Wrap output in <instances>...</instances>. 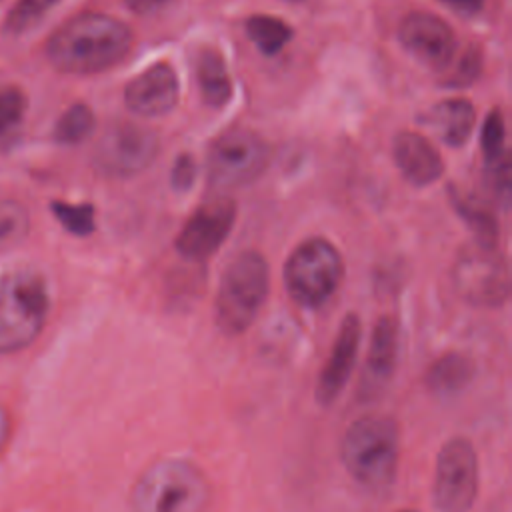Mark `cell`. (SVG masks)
<instances>
[{
    "label": "cell",
    "mask_w": 512,
    "mask_h": 512,
    "mask_svg": "<svg viewBox=\"0 0 512 512\" xmlns=\"http://www.w3.org/2000/svg\"><path fill=\"white\" fill-rule=\"evenodd\" d=\"M398 344L400 332L396 318L380 316L372 328L368 356L364 362L362 386L368 390V394L382 390L390 382L398 362Z\"/></svg>",
    "instance_id": "obj_16"
},
{
    "label": "cell",
    "mask_w": 512,
    "mask_h": 512,
    "mask_svg": "<svg viewBox=\"0 0 512 512\" xmlns=\"http://www.w3.org/2000/svg\"><path fill=\"white\" fill-rule=\"evenodd\" d=\"M196 176V164L188 154H180L172 166V186L176 190H188Z\"/></svg>",
    "instance_id": "obj_29"
},
{
    "label": "cell",
    "mask_w": 512,
    "mask_h": 512,
    "mask_svg": "<svg viewBox=\"0 0 512 512\" xmlns=\"http://www.w3.org/2000/svg\"><path fill=\"white\" fill-rule=\"evenodd\" d=\"M60 0H16L6 14L4 28L10 34H24L32 30Z\"/></svg>",
    "instance_id": "obj_23"
},
{
    "label": "cell",
    "mask_w": 512,
    "mask_h": 512,
    "mask_svg": "<svg viewBox=\"0 0 512 512\" xmlns=\"http://www.w3.org/2000/svg\"><path fill=\"white\" fill-rule=\"evenodd\" d=\"M286 2H302V0H286Z\"/></svg>",
    "instance_id": "obj_34"
},
{
    "label": "cell",
    "mask_w": 512,
    "mask_h": 512,
    "mask_svg": "<svg viewBox=\"0 0 512 512\" xmlns=\"http://www.w3.org/2000/svg\"><path fill=\"white\" fill-rule=\"evenodd\" d=\"M158 148L160 142L154 130L138 122L120 120L110 124L96 142L94 166L106 176H134L154 162Z\"/></svg>",
    "instance_id": "obj_10"
},
{
    "label": "cell",
    "mask_w": 512,
    "mask_h": 512,
    "mask_svg": "<svg viewBox=\"0 0 512 512\" xmlns=\"http://www.w3.org/2000/svg\"><path fill=\"white\" fill-rule=\"evenodd\" d=\"M458 212L462 218L470 224V228L476 234V242L482 246H496L498 240V222L490 210H486L482 204H476L472 200H456Z\"/></svg>",
    "instance_id": "obj_24"
},
{
    "label": "cell",
    "mask_w": 512,
    "mask_h": 512,
    "mask_svg": "<svg viewBox=\"0 0 512 512\" xmlns=\"http://www.w3.org/2000/svg\"><path fill=\"white\" fill-rule=\"evenodd\" d=\"M132 30L102 12H82L56 28L46 42L48 62L62 74H98L130 52Z\"/></svg>",
    "instance_id": "obj_1"
},
{
    "label": "cell",
    "mask_w": 512,
    "mask_h": 512,
    "mask_svg": "<svg viewBox=\"0 0 512 512\" xmlns=\"http://www.w3.org/2000/svg\"><path fill=\"white\" fill-rule=\"evenodd\" d=\"M344 276V260L324 238L302 242L284 264V286L304 308H318L332 298Z\"/></svg>",
    "instance_id": "obj_6"
},
{
    "label": "cell",
    "mask_w": 512,
    "mask_h": 512,
    "mask_svg": "<svg viewBox=\"0 0 512 512\" xmlns=\"http://www.w3.org/2000/svg\"><path fill=\"white\" fill-rule=\"evenodd\" d=\"M504 136H506V130H504L502 112L492 110L482 124V152L488 164L500 160L506 154Z\"/></svg>",
    "instance_id": "obj_27"
},
{
    "label": "cell",
    "mask_w": 512,
    "mask_h": 512,
    "mask_svg": "<svg viewBox=\"0 0 512 512\" xmlns=\"http://www.w3.org/2000/svg\"><path fill=\"white\" fill-rule=\"evenodd\" d=\"M402 46L422 64L444 70L456 54L454 30L432 12H412L400 24Z\"/></svg>",
    "instance_id": "obj_12"
},
{
    "label": "cell",
    "mask_w": 512,
    "mask_h": 512,
    "mask_svg": "<svg viewBox=\"0 0 512 512\" xmlns=\"http://www.w3.org/2000/svg\"><path fill=\"white\" fill-rule=\"evenodd\" d=\"M394 160L402 176L414 186H428L444 172V162L432 142L418 134L404 130L394 138Z\"/></svg>",
    "instance_id": "obj_15"
},
{
    "label": "cell",
    "mask_w": 512,
    "mask_h": 512,
    "mask_svg": "<svg viewBox=\"0 0 512 512\" xmlns=\"http://www.w3.org/2000/svg\"><path fill=\"white\" fill-rule=\"evenodd\" d=\"M30 230V214L14 198H0V252L20 244Z\"/></svg>",
    "instance_id": "obj_22"
},
{
    "label": "cell",
    "mask_w": 512,
    "mask_h": 512,
    "mask_svg": "<svg viewBox=\"0 0 512 512\" xmlns=\"http://www.w3.org/2000/svg\"><path fill=\"white\" fill-rule=\"evenodd\" d=\"M476 364L462 352H446L438 356L426 370L424 382L430 392L438 396H452L462 392L474 378Z\"/></svg>",
    "instance_id": "obj_17"
},
{
    "label": "cell",
    "mask_w": 512,
    "mask_h": 512,
    "mask_svg": "<svg viewBox=\"0 0 512 512\" xmlns=\"http://www.w3.org/2000/svg\"><path fill=\"white\" fill-rule=\"evenodd\" d=\"M452 282L460 298L478 308H498L510 296L508 264L496 246H466L456 258Z\"/></svg>",
    "instance_id": "obj_9"
},
{
    "label": "cell",
    "mask_w": 512,
    "mask_h": 512,
    "mask_svg": "<svg viewBox=\"0 0 512 512\" xmlns=\"http://www.w3.org/2000/svg\"><path fill=\"white\" fill-rule=\"evenodd\" d=\"M360 336H362L360 318L356 314H346L344 320L340 322L330 354L316 378L314 398L320 406L334 404L342 394V390L346 388L356 364Z\"/></svg>",
    "instance_id": "obj_13"
},
{
    "label": "cell",
    "mask_w": 512,
    "mask_h": 512,
    "mask_svg": "<svg viewBox=\"0 0 512 512\" xmlns=\"http://www.w3.org/2000/svg\"><path fill=\"white\" fill-rule=\"evenodd\" d=\"M340 460L360 486L372 492L390 488L400 464V426L386 414H364L344 432Z\"/></svg>",
    "instance_id": "obj_2"
},
{
    "label": "cell",
    "mask_w": 512,
    "mask_h": 512,
    "mask_svg": "<svg viewBox=\"0 0 512 512\" xmlns=\"http://www.w3.org/2000/svg\"><path fill=\"white\" fill-rule=\"evenodd\" d=\"M194 66L202 100L212 108L226 106L232 96V80L222 54L214 48H202Z\"/></svg>",
    "instance_id": "obj_18"
},
{
    "label": "cell",
    "mask_w": 512,
    "mask_h": 512,
    "mask_svg": "<svg viewBox=\"0 0 512 512\" xmlns=\"http://www.w3.org/2000/svg\"><path fill=\"white\" fill-rule=\"evenodd\" d=\"M246 32L254 46L266 56L278 54L292 38V28L284 20L268 14L250 16L246 20Z\"/></svg>",
    "instance_id": "obj_20"
},
{
    "label": "cell",
    "mask_w": 512,
    "mask_h": 512,
    "mask_svg": "<svg viewBox=\"0 0 512 512\" xmlns=\"http://www.w3.org/2000/svg\"><path fill=\"white\" fill-rule=\"evenodd\" d=\"M480 490L474 444L464 436L446 440L436 456L432 500L438 512H470Z\"/></svg>",
    "instance_id": "obj_8"
},
{
    "label": "cell",
    "mask_w": 512,
    "mask_h": 512,
    "mask_svg": "<svg viewBox=\"0 0 512 512\" xmlns=\"http://www.w3.org/2000/svg\"><path fill=\"white\" fill-rule=\"evenodd\" d=\"M0 2H2V0H0Z\"/></svg>",
    "instance_id": "obj_35"
},
{
    "label": "cell",
    "mask_w": 512,
    "mask_h": 512,
    "mask_svg": "<svg viewBox=\"0 0 512 512\" xmlns=\"http://www.w3.org/2000/svg\"><path fill=\"white\" fill-rule=\"evenodd\" d=\"M440 2L460 14H476L484 4V0H440Z\"/></svg>",
    "instance_id": "obj_30"
},
{
    "label": "cell",
    "mask_w": 512,
    "mask_h": 512,
    "mask_svg": "<svg viewBox=\"0 0 512 512\" xmlns=\"http://www.w3.org/2000/svg\"><path fill=\"white\" fill-rule=\"evenodd\" d=\"M236 218V204L230 198H214L200 204L176 238V250L188 260L210 258L228 238Z\"/></svg>",
    "instance_id": "obj_11"
},
{
    "label": "cell",
    "mask_w": 512,
    "mask_h": 512,
    "mask_svg": "<svg viewBox=\"0 0 512 512\" xmlns=\"http://www.w3.org/2000/svg\"><path fill=\"white\" fill-rule=\"evenodd\" d=\"M96 126L94 112L88 104L76 102L68 106L54 126V140L60 144H78L86 140Z\"/></svg>",
    "instance_id": "obj_21"
},
{
    "label": "cell",
    "mask_w": 512,
    "mask_h": 512,
    "mask_svg": "<svg viewBox=\"0 0 512 512\" xmlns=\"http://www.w3.org/2000/svg\"><path fill=\"white\" fill-rule=\"evenodd\" d=\"M180 86L174 68L166 62H158L138 76H134L124 88V102L136 114L154 118L168 114L178 104Z\"/></svg>",
    "instance_id": "obj_14"
},
{
    "label": "cell",
    "mask_w": 512,
    "mask_h": 512,
    "mask_svg": "<svg viewBox=\"0 0 512 512\" xmlns=\"http://www.w3.org/2000/svg\"><path fill=\"white\" fill-rule=\"evenodd\" d=\"M8 440H10V414L4 408V404L0 402V456L6 450Z\"/></svg>",
    "instance_id": "obj_32"
},
{
    "label": "cell",
    "mask_w": 512,
    "mask_h": 512,
    "mask_svg": "<svg viewBox=\"0 0 512 512\" xmlns=\"http://www.w3.org/2000/svg\"><path fill=\"white\" fill-rule=\"evenodd\" d=\"M270 290V272L266 258L256 250L236 254L222 272L214 318L228 336L246 332L260 314Z\"/></svg>",
    "instance_id": "obj_5"
},
{
    "label": "cell",
    "mask_w": 512,
    "mask_h": 512,
    "mask_svg": "<svg viewBox=\"0 0 512 512\" xmlns=\"http://www.w3.org/2000/svg\"><path fill=\"white\" fill-rule=\"evenodd\" d=\"M270 146L254 130L236 126L224 130L206 156L208 180L216 188H240L254 182L268 166Z\"/></svg>",
    "instance_id": "obj_7"
},
{
    "label": "cell",
    "mask_w": 512,
    "mask_h": 512,
    "mask_svg": "<svg viewBox=\"0 0 512 512\" xmlns=\"http://www.w3.org/2000/svg\"><path fill=\"white\" fill-rule=\"evenodd\" d=\"M50 312L46 280L30 268L0 274V356L28 348L44 330Z\"/></svg>",
    "instance_id": "obj_4"
},
{
    "label": "cell",
    "mask_w": 512,
    "mask_h": 512,
    "mask_svg": "<svg viewBox=\"0 0 512 512\" xmlns=\"http://www.w3.org/2000/svg\"><path fill=\"white\" fill-rule=\"evenodd\" d=\"M212 488L192 460L170 456L152 462L130 488L132 512H206Z\"/></svg>",
    "instance_id": "obj_3"
},
{
    "label": "cell",
    "mask_w": 512,
    "mask_h": 512,
    "mask_svg": "<svg viewBox=\"0 0 512 512\" xmlns=\"http://www.w3.org/2000/svg\"><path fill=\"white\" fill-rule=\"evenodd\" d=\"M480 52L476 50V48H466L462 54H460V58L456 60V64H454V68H452V72L448 74V78H446V82L450 84V86H464V84H470L476 76H478V72H480Z\"/></svg>",
    "instance_id": "obj_28"
},
{
    "label": "cell",
    "mask_w": 512,
    "mask_h": 512,
    "mask_svg": "<svg viewBox=\"0 0 512 512\" xmlns=\"http://www.w3.org/2000/svg\"><path fill=\"white\" fill-rule=\"evenodd\" d=\"M474 122L476 112L472 102L466 98H450L430 110V124L436 128L440 138L454 148L466 144Z\"/></svg>",
    "instance_id": "obj_19"
},
{
    "label": "cell",
    "mask_w": 512,
    "mask_h": 512,
    "mask_svg": "<svg viewBox=\"0 0 512 512\" xmlns=\"http://www.w3.org/2000/svg\"><path fill=\"white\" fill-rule=\"evenodd\" d=\"M26 114V96L18 86L0 88V138L12 134Z\"/></svg>",
    "instance_id": "obj_26"
},
{
    "label": "cell",
    "mask_w": 512,
    "mask_h": 512,
    "mask_svg": "<svg viewBox=\"0 0 512 512\" xmlns=\"http://www.w3.org/2000/svg\"><path fill=\"white\" fill-rule=\"evenodd\" d=\"M398 512H418V510H398Z\"/></svg>",
    "instance_id": "obj_33"
},
{
    "label": "cell",
    "mask_w": 512,
    "mask_h": 512,
    "mask_svg": "<svg viewBox=\"0 0 512 512\" xmlns=\"http://www.w3.org/2000/svg\"><path fill=\"white\" fill-rule=\"evenodd\" d=\"M124 2L136 14H150V12L158 10L160 6H164L168 0H124Z\"/></svg>",
    "instance_id": "obj_31"
},
{
    "label": "cell",
    "mask_w": 512,
    "mask_h": 512,
    "mask_svg": "<svg viewBox=\"0 0 512 512\" xmlns=\"http://www.w3.org/2000/svg\"><path fill=\"white\" fill-rule=\"evenodd\" d=\"M54 218L74 236H88L94 232V206L92 204H68L62 200L52 202Z\"/></svg>",
    "instance_id": "obj_25"
}]
</instances>
